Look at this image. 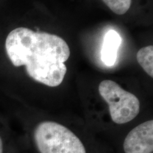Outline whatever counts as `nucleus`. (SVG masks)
I'll return each instance as SVG.
<instances>
[{
	"label": "nucleus",
	"instance_id": "nucleus-5",
	"mask_svg": "<svg viewBox=\"0 0 153 153\" xmlns=\"http://www.w3.org/2000/svg\"><path fill=\"white\" fill-rule=\"evenodd\" d=\"M121 43L122 38L116 30H109L105 34L101 51V58L107 67H112L115 65Z\"/></svg>",
	"mask_w": 153,
	"mask_h": 153
},
{
	"label": "nucleus",
	"instance_id": "nucleus-4",
	"mask_svg": "<svg viewBox=\"0 0 153 153\" xmlns=\"http://www.w3.org/2000/svg\"><path fill=\"white\" fill-rule=\"evenodd\" d=\"M125 153H152L153 120L140 124L129 132L123 142Z\"/></svg>",
	"mask_w": 153,
	"mask_h": 153
},
{
	"label": "nucleus",
	"instance_id": "nucleus-3",
	"mask_svg": "<svg viewBox=\"0 0 153 153\" xmlns=\"http://www.w3.org/2000/svg\"><path fill=\"white\" fill-rule=\"evenodd\" d=\"M99 92L108 104L111 118L115 123H127L138 115L140 106L139 99L116 82L104 80L99 84Z\"/></svg>",
	"mask_w": 153,
	"mask_h": 153
},
{
	"label": "nucleus",
	"instance_id": "nucleus-2",
	"mask_svg": "<svg viewBox=\"0 0 153 153\" xmlns=\"http://www.w3.org/2000/svg\"><path fill=\"white\" fill-rule=\"evenodd\" d=\"M33 137L40 153H87L79 137L56 122L40 123L35 128Z\"/></svg>",
	"mask_w": 153,
	"mask_h": 153
},
{
	"label": "nucleus",
	"instance_id": "nucleus-8",
	"mask_svg": "<svg viewBox=\"0 0 153 153\" xmlns=\"http://www.w3.org/2000/svg\"><path fill=\"white\" fill-rule=\"evenodd\" d=\"M0 153H3V143L1 137H0Z\"/></svg>",
	"mask_w": 153,
	"mask_h": 153
},
{
	"label": "nucleus",
	"instance_id": "nucleus-1",
	"mask_svg": "<svg viewBox=\"0 0 153 153\" xmlns=\"http://www.w3.org/2000/svg\"><path fill=\"white\" fill-rule=\"evenodd\" d=\"M5 48L11 63L15 67L24 65L28 75L35 81L55 87L64 80L65 62L70 50L60 36L19 27L7 36Z\"/></svg>",
	"mask_w": 153,
	"mask_h": 153
},
{
	"label": "nucleus",
	"instance_id": "nucleus-7",
	"mask_svg": "<svg viewBox=\"0 0 153 153\" xmlns=\"http://www.w3.org/2000/svg\"><path fill=\"white\" fill-rule=\"evenodd\" d=\"M108 9L117 15L125 14L131 8L132 0H102Z\"/></svg>",
	"mask_w": 153,
	"mask_h": 153
},
{
	"label": "nucleus",
	"instance_id": "nucleus-6",
	"mask_svg": "<svg viewBox=\"0 0 153 153\" xmlns=\"http://www.w3.org/2000/svg\"><path fill=\"white\" fill-rule=\"evenodd\" d=\"M137 60L149 76H153V46L142 48L137 53Z\"/></svg>",
	"mask_w": 153,
	"mask_h": 153
}]
</instances>
